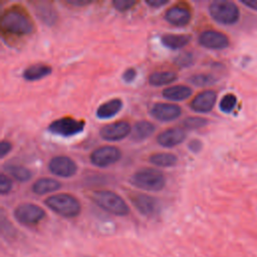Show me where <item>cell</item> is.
<instances>
[{
  "label": "cell",
  "instance_id": "38",
  "mask_svg": "<svg viewBox=\"0 0 257 257\" xmlns=\"http://www.w3.org/2000/svg\"><path fill=\"white\" fill-rule=\"evenodd\" d=\"M242 3L246 6H248L251 9L257 10V0H250V1H242Z\"/></svg>",
  "mask_w": 257,
  "mask_h": 257
},
{
  "label": "cell",
  "instance_id": "15",
  "mask_svg": "<svg viewBox=\"0 0 257 257\" xmlns=\"http://www.w3.org/2000/svg\"><path fill=\"white\" fill-rule=\"evenodd\" d=\"M217 94L214 90H204L198 93L191 102V108L197 112H209L215 105Z\"/></svg>",
  "mask_w": 257,
  "mask_h": 257
},
{
  "label": "cell",
  "instance_id": "1",
  "mask_svg": "<svg viewBox=\"0 0 257 257\" xmlns=\"http://www.w3.org/2000/svg\"><path fill=\"white\" fill-rule=\"evenodd\" d=\"M2 31L15 36H25L33 32L34 25L30 17L19 8L6 10L0 20Z\"/></svg>",
  "mask_w": 257,
  "mask_h": 257
},
{
  "label": "cell",
  "instance_id": "27",
  "mask_svg": "<svg viewBox=\"0 0 257 257\" xmlns=\"http://www.w3.org/2000/svg\"><path fill=\"white\" fill-rule=\"evenodd\" d=\"M189 81L196 86H207L211 85L216 81V78L212 74L198 73L194 74L189 78Z\"/></svg>",
  "mask_w": 257,
  "mask_h": 257
},
{
  "label": "cell",
  "instance_id": "16",
  "mask_svg": "<svg viewBox=\"0 0 257 257\" xmlns=\"http://www.w3.org/2000/svg\"><path fill=\"white\" fill-rule=\"evenodd\" d=\"M186 139V133L182 128H168L163 131L157 137V143L164 148H173L181 143H183Z\"/></svg>",
  "mask_w": 257,
  "mask_h": 257
},
{
  "label": "cell",
  "instance_id": "23",
  "mask_svg": "<svg viewBox=\"0 0 257 257\" xmlns=\"http://www.w3.org/2000/svg\"><path fill=\"white\" fill-rule=\"evenodd\" d=\"M178 79V74L174 71H156L149 75V83L153 86H163Z\"/></svg>",
  "mask_w": 257,
  "mask_h": 257
},
{
  "label": "cell",
  "instance_id": "29",
  "mask_svg": "<svg viewBox=\"0 0 257 257\" xmlns=\"http://www.w3.org/2000/svg\"><path fill=\"white\" fill-rule=\"evenodd\" d=\"M236 103H237L236 96L234 94L230 93V94H226L222 97L219 107L223 112L229 113L234 109V107L236 106Z\"/></svg>",
  "mask_w": 257,
  "mask_h": 257
},
{
  "label": "cell",
  "instance_id": "24",
  "mask_svg": "<svg viewBox=\"0 0 257 257\" xmlns=\"http://www.w3.org/2000/svg\"><path fill=\"white\" fill-rule=\"evenodd\" d=\"M4 171L9 176L13 177L15 180L19 182H27L32 177V173L30 172V170L21 165H16V164L6 165L4 167Z\"/></svg>",
  "mask_w": 257,
  "mask_h": 257
},
{
  "label": "cell",
  "instance_id": "36",
  "mask_svg": "<svg viewBox=\"0 0 257 257\" xmlns=\"http://www.w3.org/2000/svg\"><path fill=\"white\" fill-rule=\"evenodd\" d=\"M189 149L194 153H198L202 149V143L198 140H193L189 143Z\"/></svg>",
  "mask_w": 257,
  "mask_h": 257
},
{
  "label": "cell",
  "instance_id": "11",
  "mask_svg": "<svg viewBox=\"0 0 257 257\" xmlns=\"http://www.w3.org/2000/svg\"><path fill=\"white\" fill-rule=\"evenodd\" d=\"M132 204L144 216L153 217L160 212L159 201L146 194H136L131 197Z\"/></svg>",
  "mask_w": 257,
  "mask_h": 257
},
{
  "label": "cell",
  "instance_id": "14",
  "mask_svg": "<svg viewBox=\"0 0 257 257\" xmlns=\"http://www.w3.org/2000/svg\"><path fill=\"white\" fill-rule=\"evenodd\" d=\"M165 20L178 27L186 26L192 19V13L189 8L184 6H173L169 8L165 13Z\"/></svg>",
  "mask_w": 257,
  "mask_h": 257
},
{
  "label": "cell",
  "instance_id": "17",
  "mask_svg": "<svg viewBox=\"0 0 257 257\" xmlns=\"http://www.w3.org/2000/svg\"><path fill=\"white\" fill-rule=\"evenodd\" d=\"M122 101L120 98H112L101 103L95 111L99 119H108L116 115L122 108Z\"/></svg>",
  "mask_w": 257,
  "mask_h": 257
},
{
  "label": "cell",
  "instance_id": "22",
  "mask_svg": "<svg viewBox=\"0 0 257 257\" xmlns=\"http://www.w3.org/2000/svg\"><path fill=\"white\" fill-rule=\"evenodd\" d=\"M192 89L189 86L179 84L170 86L168 88H165L162 92L163 96L167 99L174 100V101H181L189 98L192 94Z\"/></svg>",
  "mask_w": 257,
  "mask_h": 257
},
{
  "label": "cell",
  "instance_id": "28",
  "mask_svg": "<svg viewBox=\"0 0 257 257\" xmlns=\"http://www.w3.org/2000/svg\"><path fill=\"white\" fill-rule=\"evenodd\" d=\"M184 127L188 130H198L205 126L208 123V120L199 116H189L183 120Z\"/></svg>",
  "mask_w": 257,
  "mask_h": 257
},
{
  "label": "cell",
  "instance_id": "12",
  "mask_svg": "<svg viewBox=\"0 0 257 257\" xmlns=\"http://www.w3.org/2000/svg\"><path fill=\"white\" fill-rule=\"evenodd\" d=\"M198 41L200 45L208 49H224L229 45L228 37L216 30H205L203 31L199 37Z\"/></svg>",
  "mask_w": 257,
  "mask_h": 257
},
{
  "label": "cell",
  "instance_id": "2",
  "mask_svg": "<svg viewBox=\"0 0 257 257\" xmlns=\"http://www.w3.org/2000/svg\"><path fill=\"white\" fill-rule=\"evenodd\" d=\"M92 201L103 211L115 216H125L130 208L125 201L116 193L109 190H97L91 195Z\"/></svg>",
  "mask_w": 257,
  "mask_h": 257
},
{
  "label": "cell",
  "instance_id": "32",
  "mask_svg": "<svg viewBox=\"0 0 257 257\" xmlns=\"http://www.w3.org/2000/svg\"><path fill=\"white\" fill-rule=\"evenodd\" d=\"M11 189H12L11 179L7 175L2 173L0 176V193L2 195H6L11 191Z\"/></svg>",
  "mask_w": 257,
  "mask_h": 257
},
{
  "label": "cell",
  "instance_id": "37",
  "mask_svg": "<svg viewBox=\"0 0 257 257\" xmlns=\"http://www.w3.org/2000/svg\"><path fill=\"white\" fill-rule=\"evenodd\" d=\"M65 3L68 5H71V6H80L81 7V6L89 5L92 2H90V1H66Z\"/></svg>",
  "mask_w": 257,
  "mask_h": 257
},
{
  "label": "cell",
  "instance_id": "18",
  "mask_svg": "<svg viewBox=\"0 0 257 257\" xmlns=\"http://www.w3.org/2000/svg\"><path fill=\"white\" fill-rule=\"evenodd\" d=\"M51 71L52 68L50 65L45 63H35L26 67L23 70L22 76L27 81H36L49 75Z\"/></svg>",
  "mask_w": 257,
  "mask_h": 257
},
{
  "label": "cell",
  "instance_id": "21",
  "mask_svg": "<svg viewBox=\"0 0 257 257\" xmlns=\"http://www.w3.org/2000/svg\"><path fill=\"white\" fill-rule=\"evenodd\" d=\"M191 41L189 34H164L161 37L162 44L170 49H179L185 47Z\"/></svg>",
  "mask_w": 257,
  "mask_h": 257
},
{
  "label": "cell",
  "instance_id": "30",
  "mask_svg": "<svg viewBox=\"0 0 257 257\" xmlns=\"http://www.w3.org/2000/svg\"><path fill=\"white\" fill-rule=\"evenodd\" d=\"M194 61H195V57H194V54L191 52L181 53L175 59L176 65H178L180 67H189V66L193 65Z\"/></svg>",
  "mask_w": 257,
  "mask_h": 257
},
{
  "label": "cell",
  "instance_id": "7",
  "mask_svg": "<svg viewBox=\"0 0 257 257\" xmlns=\"http://www.w3.org/2000/svg\"><path fill=\"white\" fill-rule=\"evenodd\" d=\"M120 157L121 152L118 148L113 146H102L92 151L89 160L93 166L105 168L117 163Z\"/></svg>",
  "mask_w": 257,
  "mask_h": 257
},
{
  "label": "cell",
  "instance_id": "5",
  "mask_svg": "<svg viewBox=\"0 0 257 257\" xmlns=\"http://www.w3.org/2000/svg\"><path fill=\"white\" fill-rule=\"evenodd\" d=\"M209 13L216 22L224 25L234 24L240 17V11L237 5L227 0L211 2L209 5Z\"/></svg>",
  "mask_w": 257,
  "mask_h": 257
},
{
  "label": "cell",
  "instance_id": "3",
  "mask_svg": "<svg viewBox=\"0 0 257 257\" xmlns=\"http://www.w3.org/2000/svg\"><path fill=\"white\" fill-rule=\"evenodd\" d=\"M44 203L51 211L64 218H74L79 215L81 210L79 201L66 193L49 196Z\"/></svg>",
  "mask_w": 257,
  "mask_h": 257
},
{
  "label": "cell",
  "instance_id": "6",
  "mask_svg": "<svg viewBox=\"0 0 257 257\" xmlns=\"http://www.w3.org/2000/svg\"><path fill=\"white\" fill-rule=\"evenodd\" d=\"M85 126L83 120L75 119L72 117H61L49 123L47 130L55 136L69 138L80 134Z\"/></svg>",
  "mask_w": 257,
  "mask_h": 257
},
{
  "label": "cell",
  "instance_id": "20",
  "mask_svg": "<svg viewBox=\"0 0 257 257\" xmlns=\"http://www.w3.org/2000/svg\"><path fill=\"white\" fill-rule=\"evenodd\" d=\"M60 188L61 184L58 181L51 178H40L33 183L31 190L36 195H45L47 193L55 192Z\"/></svg>",
  "mask_w": 257,
  "mask_h": 257
},
{
  "label": "cell",
  "instance_id": "19",
  "mask_svg": "<svg viewBox=\"0 0 257 257\" xmlns=\"http://www.w3.org/2000/svg\"><path fill=\"white\" fill-rule=\"evenodd\" d=\"M155 132V125L147 120H140L134 124L131 132V139L135 142H142L150 138Z\"/></svg>",
  "mask_w": 257,
  "mask_h": 257
},
{
  "label": "cell",
  "instance_id": "25",
  "mask_svg": "<svg viewBox=\"0 0 257 257\" xmlns=\"http://www.w3.org/2000/svg\"><path fill=\"white\" fill-rule=\"evenodd\" d=\"M150 162L155 166L168 168L176 166L178 158L176 155L171 153H157L150 156Z\"/></svg>",
  "mask_w": 257,
  "mask_h": 257
},
{
  "label": "cell",
  "instance_id": "8",
  "mask_svg": "<svg viewBox=\"0 0 257 257\" xmlns=\"http://www.w3.org/2000/svg\"><path fill=\"white\" fill-rule=\"evenodd\" d=\"M15 219L24 225H35L45 217V211L32 203H23L14 210Z\"/></svg>",
  "mask_w": 257,
  "mask_h": 257
},
{
  "label": "cell",
  "instance_id": "4",
  "mask_svg": "<svg viewBox=\"0 0 257 257\" xmlns=\"http://www.w3.org/2000/svg\"><path fill=\"white\" fill-rule=\"evenodd\" d=\"M133 186L150 192H157L166 186L165 175L156 169L145 168L137 171L131 178Z\"/></svg>",
  "mask_w": 257,
  "mask_h": 257
},
{
  "label": "cell",
  "instance_id": "13",
  "mask_svg": "<svg viewBox=\"0 0 257 257\" xmlns=\"http://www.w3.org/2000/svg\"><path fill=\"white\" fill-rule=\"evenodd\" d=\"M182 113V108L178 104L157 102L151 108V114L160 121H171L178 118Z\"/></svg>",
  "mask_w": 257,
  "mask_h": 257
},
{
  "label": "cell",
  "instance_id": "31",
  "mask_svg": "<svg viewBox=\"0 0 257 257\" xmlns=\"http://www.w3.org/2000/svg\"><path fill=\"white\" fill-rule=\"evenodd\" d=\"M112 6L115 10L119 12H125L130 9H132L136 4L137 1H125V0H114L112 1Z\"/></svg>",
  "mask_w": 257,
  "mask_h": 257
},
{
  "label": "cell",
  "instance_id": "9",
  "mask_svg": "<svg viewBox=\"0 0 257 257\" xmlns=\"http://www.w3.org/2000/svg\"><path fill=\"white\" fill-rule=\"evenodd\" d=\"M48 171L55 176L61 178H70L77 172L76 163L67 156H55L53 157L48 165Z\"/></svg>",
  "mask_w": 257,
  "mask_h": 257
},
{
  "label": "cell",
  "instance_id": "35",
  "mask_svg": "<svg viewBox=\"0 0 257 257\" xmlns=\"http://www.w3.org/2000/svg\"><path fill=\"white\" fill-rule=\"evenodd\" d=\"M146 3L149 5V6H151V7H153V8H159V7H162V6H165V5H167L168 3H169V1L168 0H152V1H146Z\"/></svg>",
  "mask_w": 257,
  "mask_h": 257
},
{
  "label": "cell",
  "instance_id": "10",
  "mask_svg": "<svg viewBox=\"0 0 257 257\" xmlns=\"http://www.w3.org/2000/svg\"><path fill=\"white\" fill-rule=\"evenodd\" d=\"M131 132L132 127L130 123L125 120H119L102 126L99 131V136L104 141L116 142L126 138L131 135Z\"/></svg>",
  "mask_w": 257,
  "mask_h": 257
},
{
  "label": "cell",
  "instance_id": "34",
  "mask_svg": "<svg viewBox=\"0 0 257 257\" xmlns=\"http://www.w3.org/2000/svg\"><path fill=\"white\" fill-rule=\"evenodd\" d=\"M12 150V144L8 141H2L0 143V156L1 158H4L6 155L10 153Z\"/></svg>",
  "mask_w": 257,
  "mask_h": 257
},
{
  "label": "cell",
  "instance_id": "33",
  "mask_svg": "<svg viewBox=\"0 0 257 257\" xmlns=\"http://www.w3.org/2000/svg\"><path fill=\"white\" fill-rule=\"evenodd\" d=\"M136 76H137V71H136V69L133 68V67H130V68H126V69L123 71L121 77H122L123 81H125V82L128 83V82L134 81L135 78H136Z\"/></svg>",
  "mask_w": 257,
  "mask_h": 257
},
{
  "label": "cell",
  "instance_id": "26",
  "mask_svg": "<svg viewBox=\"0 0 257 257\" xmlns=\"http://www.w3.org/2000/svg\"><path fill=\"white\" fill-rule=\"evenodd\" d=\"M38 17L47 25H52L56 20V13L53 8L47 4H40L36 7Z\"/></svg>",
  "mask_w": 257,
  "mask_h": 257
}]
</instances>
